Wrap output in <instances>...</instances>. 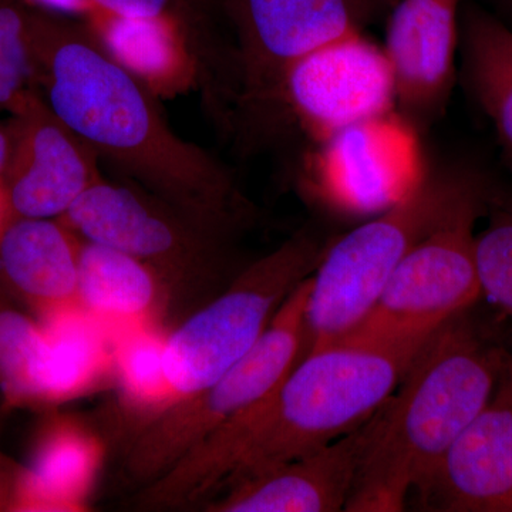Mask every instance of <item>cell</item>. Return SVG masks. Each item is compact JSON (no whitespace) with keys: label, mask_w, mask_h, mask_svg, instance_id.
I'll return each instance as SVG.
<instances>
[{"label":"cell","mask_w":512,"mask_h":512,"mask_svg":"<svg viewBox=\"0 0 512 512\" xmlns=\"http://www.w3.org/2000/svg\"><path fill=\"white\" fill-rule=\"evenodd\" d=\"M36 92L96 157L205 227L234 231L247 212L231 174L170 127L158 96L74 16L33 8Z\"/></svg>","instance_id":"obj_1"},{"label":"cell","mask_w":512,"mask_h":512,"mask_svg":"<svg viewBox=\"0 0 512 512\" xmlns=\"http://www.w3.org/2000/svg\"><path fill=\"white\" fill-rule=\"evenodd\" d=\"M427 339L339 342L305 353L268 396L148 483L138 503L190 507L239 478L328 446L386 403Z\"/></svg>","instance_id":"obj_2"},{"label":"cell","mask_w":512,"mask_h":512,"mask_svg":"<svg viewBox=\"0 0 512 512\" xmlns=\"http://www.w3.org/2000/svg\"><path fill=\"white\" fill-rule=\"evenodd\" d=\"M471 309L427 339L392 396L370 417L345 511L396 512L410 491L423 498L448 447L493 399L507 345L481 328Z\"/></svg>","instance_id":"obj_3"},{"label":"cell","mask_w":512,"mask_h":512,"mask_svg":"<svg viewBox=\"0 0 512 512\" xmlns=\"http://www.w3.org/2000/svg\"><path fill=\"white\" fill-rule=\"evenodd\" d=\"M484 185L480 175L466 168L421 174L382 214L326 248L311 275L305 353L336 345L350 335L379 301L404 256L458 202Z\"/></svg>","instance_id":"obj_4"},{"label":"cell","mask_w":512,"mask_h":512,"mask_svg":"<svg viewBox=\"0 0 512 512\" xmlns=\"http://www.w3.org/2000/svg\"><path fill=\"white\" fill-rule=\"evenodd\" d=\"M325 249L311 231H299L167 335L168 407L217 382L254 348L289 293L313 274Z\"/></svg>","instance_id":"obj_5"},{"label":"cell","mask_w":512,"mask_h":512,"mask_svg":"<svg viewBox=\"0 0 512 512\" xmlns=\"http://www.w3.org/2000/svg\"><path fill=\"white\" fill-rule=\"evenodd\" d=\"M311 279L296 286L254 348L217 382L141 424L128 448V476L151 483L192 447L238 413L268 396L298 363L306 345Z\"/></svg>","instance_id":"obj_6"},{"label":"cell","mask_w":512,"mask_h":512,"mask_svg":"<svg viewBox=\"0 0 512 512\" xmlns=\"http://www.w3.org/2000/svg\"><path fill=\"white\" fill-rule=\"evenodd\" d=\"M487 187L458 202L414 245L383 289L369 315L340 342L427 339L480 298L474 225L491 201Z\"/></svg>","instance_id":"obj_7"},{"label":"cell","mask_w":512,"mask_h":512,"mask_svg":"<svg viewBox=\"0 0 512 512\" xmlns=\"http://www.w3.org/2000/svg\"><path fill=\"white\" fill-rule=\"evenodd\" d=\"M392 72L382 47L359 32L292 64L258 114L289 117L320 144L340 131L392 114Z\"/></svg>","instance_id":"obj_8"},{"label":"cell","mask_w":512,"mask_h":512,"mask_svg":"<svg viewBox=\"0 0 512 512\" xmlns=\"http://www.w3.org/2000/svg\"><path fill=\"white\" fill-rule=\"evenodd\" d=\"M59 220L84 241L117 249L165 271L207 264L220 251L222 238L232 232L205 227L163 200L156 204L104 178Z\"/></svg>","instance_id":"obj_9"},{"label":"cell","mask_w":512,"mask_h":512,"mask_svg":"<svg viewBox=\"0 0 512 512\" xmlns=\"http://www.w3.org/2000/svg\"><path fill=\"white\" fill-rule=\"evenodd\" d=\"M12 148L2 177L10 217L57 220L100 181L99 158L39 93L9 114Z\"/></svg>","instance_id":"obj_10"},{"label":"cell","mask_w":512,"mask_h":512,"mask_svg":"<svg viewBox=\"0 0 512 512\" xmlns=\"http://www.w3.org/2000/svg\"><path fill=\"white\" fill-rule=\"evenodd\" d=\"M238 32L239 106L259 113L286 70L359 32L346 0H231Z\"/></svg>","instance_id":"obj_11"},{"label":"cell","mask_w":512,"mask_h":512,"mask_svg":"<svg viewBox=\"0 0 512 512\" xmlns=\"http://www.w3.org/2000/svg\"><path fill=\"white\" fill-rule=\"evenodd\" d=\"M458 0H400L383 52L392 72L394 106L409 126L439 119L456 82Z\"/></svg>","instance_id":"obj_12"},{"label":"cell","mask_w":512,"mask_h":512,"mask_svg":"<svg viewBox=\"0 0 512 512\" xmlns=\"http://www.w3.org/2000/svg\"><path fill=\"white\" fill-rule=\"evenodd\" d=\"M447 512H512V392L503 370L493 399L441 458L421 498Z\"/></svg>","instance_id":"obj_13"},{"label":"cell","mask_w":512,"mask_h":512,"mask_svg":"<svg viewBox=\"0 0 512 512\" xmlns=\"http://www.w3.org/2000/svg\"><path fill=\"white\" fill-rule=\"evenodd\" d=\"M369 437V420L328 446L225 487L212 512L345 511Z\"/></svg>","instance_id":"obj_14"},{"label":"cell","mask_w":512,"mask_h":512,"mask_svg":"<svg viewBox=\"0 0 512 512\" xmlns=\"http://www.w3.org/2000/svg\"><path fill=\"white\" fill-rule=\"evenodd\" d=\"M103 461L94 431L73 417H53L37 434L28 464L19 466L12 511L89 510Z\"/></svg>","instance_id":"obj_15"},{"label":"cell","mask_w":512,"mask_h":512,"mask_svg":"<svg viewBox=\"0 0 512 512\" xmlns=\"http://www.w3.org/2000/svg\"><path fill=\"white\" fill-rule=\"evenodd\" d=\"M82 238L62 220L13 218L0 235V282L36 318L79 308Z\"/></svg>","instance_id":"obj_16"},{"label":"cell","mask_w":512,"mask_h":512,"mask_svg":"<svg viewBox=\"0 0 512 512\" xmlns=\"http://www.w3.org/2000/svg\"><path fill=\"white\" fill-rule=\"evenodd\" d=\"M84 20L104 49L158 97L188 92L197 83L198 50L181 18H123L96 9Z\"/></svg>","instance_id":"obj_17"},{"label":"cell","mask_w":512,"mask_h":512,"mask_svg":"<svg viewBox=\"0 0 512 512\" xmlns=\"http://www.w3.org/2000/svg\"><path fill=\"white\" fill-rule=\"evenodd\" d=\"M365 121L322 143L319 165L329 183L356 200L383 201L409 178L413 153L409 124L402 120Z\"/></svg>","instance_id":"obj_18"},{"label":"cell","mask_w":512,"mask_h":512,"mask_svg":"<svg viewBox=\"0 0 512 512\" xmlns=\"http://www.w3.org/2000/svg\"><path fill=\"white\" fill-rule=\"evenodd\" d=\"M77 302L111 333L156 325L160 299L154 268L117 249L82 239Z\"/></svg>","instance_id":"obj_19"},{"label":"cell","mask_w":512,"mask_h":512,"mask_svg":"<svg viewBox=\"0 0 512 512\" xmlns=\"http://www.w3.org/2000/svg\"><path fill=\"white\" fill-rule=\"evenodd\" d=\"M460 37L468 92L512 158V30L473 6L464 12Z\"/></svg>","instance_id":"obj_20"},{"label":"cell","mask_w":512,"mask_h":512,"mask_svg":"<svg viewBox=\"0 0 512 512\" xmlns=\"http://www.w3.org/2000/svg\"><path fill=\"white\" fill-rule=\"evenodd\" d=\"M113 335L114 383L123 406L144 424L168 407L163 363L167 335L157 323Z\"/></svg>","instance_id":"obj_21"},{"label":"cell","mask_w":512,"mask_h":512,"mask_svg":"<svg viewBox=\"0 0 512 512\" xmlns=\"http://www.w3.org/2000/svg\"><path fill=\"white\" fill-rule=\"evenodd\" d=\"M45 345L39 319L0 305V393L8 409L43 407Z\"/></svg>","instance_id":"obj_22"},{"label":"cell","mask_w":512,"mask_h":512,"mask_svg":"<svg viewBox=\"0 0 512 512\" xmlns=\"http://www.w3.org/2000/svg\"><path fill=\"white\" fill-rule=\"evenodd\" d=\"M32 13L26 0H0V110L8 114L36 93L30 53Z\"/></svg>","instance_id":"obj_23"},{"label":"cell","mask_w":512,"mask_h":512,"mask_svg":"<svg viewBox=\"0 0 512 512\" xmlns=\"http://www.w3.org/2000/svg\"><path fill=\"white\" fill-rule=\"evenodd\" d=\"M490 222L476 235L481 293L512 319V197L490 201Z\"/></svg>","instance_id":"obj_24"},{"label":"cell","mask_w":512,"mask_h":512,"mask_svg":"<svg viewBox=\"0 0 512 512\" xmlns=\"http://www.w3.org/2000/svg\"><path fill=\"white\" fill-rule=\"evenodd\" d=\"M96 9L123 18L154 19L180 18L177 15L180 0H90Z\"/></svg>","instance_id":"obj_25"},{"label":"cell","mask_w":512,"mask_h":512,"mask_svg":"<svg viewBox=\"0 0 512 512\" xmlns=\"http://www.w3.org/2000/svg\"><path fill=\"white\" fill-rule=\"evenodd\" d=\"M32 8L47 10V12L62 13V15L76 16L83 13L89 18L96 10L90 0H26Z\"/></svg>","instance_id":"obj_26"},{"label":"cell","mask_w":512,"mask_h":512,"mask_svg":"<svg viewBox=\"0 0 512 512\" xmlns=\"http://www.w3.org/2000/svg\"><path fill=\"white\" fill-rule=\"evenodd\" d=\"M18 471L19 464L12 463L0 453V511H12Z\"/></svg>","instance_id":"obj_27"},{"label":"cell","mask_w":512,"mask_h":512,"mask_svg":"<svg viewBox=\"0 0 512 512\" xmlns=\"http://www.w3.org/2000/svg\"><path fill=\"white\" fill-rule=\"evenodd\" d=\"M12 148V133H10L9 121L0 120V181L5 174Z\"/></svg>","instance_id":"obj_28"},{"label":"cell","mask_w":512,"mask_h":512,"mask_svg":"<svg viewBox=\"0 0 512 512\" xmlns=\"http://www.w3.org/2000/svg\"><path fill=\"white\" fill-rule=\"evenodd\" d=\"M12 220L10 217L8 200H6L5 190H3L2 181H0V235H2L3 229Z\"/></svg>","instance_id":"obj_29"},{"label":"cell","mask_w":512,"mask_h":512,"mask_svg":"<svg viewBox=\"0 0 512 512\" xmlns=\"http://www.w3.org/2000/svg\"><path fill=\"white\" fill-rule=\"evenodd\" d=\"M505 345H507V360H505L504 372L512 392V339L510 342L505 343Z\"/></svg>","instance_id":"obj_30"},{"label":"cell","mask_w":512,"mask_h":512,"mask_svg":"<svg viewBox=\"0 0 512 512\" xmlns=\"http://www.w3.org/2000/svg\"><path fill=\"white\" fill-rule=\"evenodd\" d=\"M190 2L204 3V2H207V0H190Z\"/></svg>","instance_id":"obj_31"},{"label":"cell","mask_w":512,"mask_h":512,"mask_svg":"<svg viewBox=\"0 0 512 512\" xmlns=\"http://www.w3.org/2000/svg\"><path fill=\"white\" fill-rule=\"evenodd\" d=\"M508 2H510V3H511V5H512V0H508Z\"/></svg>","instance_id":"obj_32"}]
</instances>
